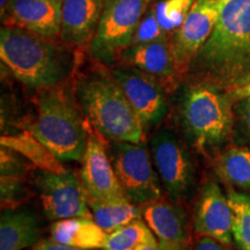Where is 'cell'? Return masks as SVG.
Returning a JSON list of instances; mask_svg holds the SVG:
<instances>
[{"mask_svg":"<svg viewBox=\"0 0 250 250\" xmlns=\"http://www.w3.org/2000/svg\"><path fill=\"white\" fill-rule=\"evenodd\" d=\"M30 132L58 160L81 161L88 134L76 90L62 85L39 89Z\"/></svg>","mask_w":250,"mask_h":250,"instance_id":"1","label":"cell"},{"mask_svg":"<svg viewBox=\"0 0 250 250\" xmlns=\"http://www.w3.org/2000/svg\"><path fill=\"white\" fill-rule=\"evenodd\" d=\"M49 37L20 28L0 31V59L15 79L42 89L62 83L72 70L71 56Z\"/></svg>","mask_w":250,"mask_h":250,"instance_id":"2","label":"cell"},{"mask_svg":"<svg viewBox=\"0 0 250 250\" xmlns=\"http://www.w3.org/2000/svg\"><path fill=\"white\" fill-rule=\"evenodd\" d=\"M76 95L94 130L109 142H144V125L111 74L92 72L77 81Z\"/></svg>","mask_w":250,"mask_h":250,"instance_id":"3","label":"cell"},{"mask_svg":"<svg viewBox=\"0 0 250 250\" xmlns=\"http://www.w3.org/2000/svg\"><path fill=\"white\" fill-rule=\"evenodd\" d=\"M218 79H236L250 67V0H224L217 26L195 59Z\"/></svg>","mask_w":250,"mask_h":250,"instance_id":"4","label":"cell"},{"mask_svg":"<svg viewBox=\"0 0 250 250\" xmlns=\"http://www.w3.org/2000/svg\"><path fill=\"white\" fill-rule=\"evenodd\" d=\"M180 120L190 143L199 152H208L224 144L232 132V102L212 86L190 87L181 102Z\"/></svg>","mask_w":250,"mask_h":250,"instance_id":"5","label":"cell"},{"mask_svg":"<svg viewBox=\"0 0 250 250\" xmlns=\"http://www.w3.org/2000/svg\"><path fill=\"white\" fill-rule=\"evenodd\" d=\"M112 167L125 195L137 205L162 197V184L144 143L110 142L108 151Z\"/></svg>","mask_w":250,"mask_h":250,"instance_id":"6","label":"cell"},{"mask_svg":"<svg viewBox=\"0 0 250 250\" xmlns=\"http://www.w3.org/2000/svg\"><path fill=\"white\" fill-rule=\"evenodd\" d=\"M148 2L149 0H104L98 29L90 44L94 58L111 62L132 44Z\"/></svg>","mask_w":250,"mask_h":250,"instance_id":"7","label":"cell"},{"mask_svg":"<svg viewBox=\"0 0 250 250\" xmlns=\"http://www.w3.org/2000/svg\"><path fill=\"white\" fill-rule=\"evenodd\" d=\"M149 152L162 188L170 201L180 202L193 182V166L189 153L176 134L159 131L151 138Z\"/></svg>","mask_w":250,"mask_h":250,"instance_id":"8","label":"cell"},{"mask_svg":"<svg viewBox=\"0 0 250 250\" xmlns=\"http://www.w3.org/2000/svg\"><path fill=\"white\" fill-rule=\"evenodd\" d=\"M36 189L43 211L51 220L74 217L93 219L85 188L81 180L70 171L40 169L36 174Z\"/></svg>","mask_w":250,"mask_h":250,"instance_id":"9","label":"cell"},{"mask_svg":"<svg viewBox=\"0 0 250 250\" xmlns=\"http://www.w3.org/2000/svg\"><path fill=\"white\" fill-rule=\"evenodd\" d=\"M110 74L123 90L144 127H152L165 120L168 115V102L160 81L132 66L112 68Z\"/></svg>","mask_w":250,"mask_h":250,"instance_id":"10","label":"cell"},{"mask_svg":"<svg viewBox=\"0 0 250 250\" xmlns=\"http://www.w3.org/2000/svg\"><path fill=\"white\" fill-rule=\"evenodd\" d=\"M224 0H196L189 14L171 40L180 76L189 70L190 64L204 48L217 26Z\"/></svg>","mask_w":250,"mask_h":250,"instance_id":"11","label":"cell"},{"mask_svg":"<svg viewBox=\"0 0 250 250\" xmlns=\"http://www.w3.org/2000/svg\"><path fill=\"white\" fill-rule=\"evenodd\" d=\"M100 134L90 133L83 156L80 180L87 201H109L127 197L112 167L108 151Z\"/></svg>","mask_w":250,"mask_h":250,"instance_id":"12","label":"cell"},{"mask_svg":"<svg viewBox=\"0 0 250 250\" xmlns=\"http://www.w3.org/2000/svg\"><path fill=\"white\" fill-rule=\"evenodd\" d=\"M193 227L201 236H210L226 246L232 245V210L217 183L208 182L203 187L196 204Z\"/></svg>","mask_w":250,"mask_h":250,"instance_id":"13","label":"cell"},{"mask_svg":"<svg viewBox=\"0 0 250 250\" xmlns=\"http://www.w3.org/2000/svg\"><path fill=\"white\" fill-rule=\"evenodd\" d=\"M62 0H11L4 15V27L20 28L45 37L61 34Z\"/></svg>","mask_w":250,"mask_h":250,"instance_id":"14","label":"cell"},{"mask_svg":"<svg viewBox=\"0 0 250 250\" xmlns=\"http://www.w3.org/2000/svg\"><path fill=\"white\" fill-rule=\"evenodd\" d=\"M142 218L167 250H186L189 241L186 212L176 202L161 198L140 205Z\"/></svg>","mask_w":250,"mask_h":250,"instance_id":"15","label":"cell"},{"mask_svg":"<svg viewBox=\"0 0 250 250\" xmlns=\"http://www.w3.org/2000/svg\"><path fill=\"white\" fill-rule=\"evenodd\" d=\"M121 56L130 66L155 78L164 87H173L180 77L170 40L131 45Z\"/></svg>","mask_w":250,"mask_h":250,"instance_id":"16","label":"cell"},{"mask_svg":"<svg viewBox=\"0 0 250 250\" xmlns=\"http://www.w3.org/2000/svg\"><path fill=\"white\" fill-rule=\"evenodd\" d=\"M104 6V0H62L61 36L72 46L93 41Z\"/></svg>","mask_w":250,"mask_h":250,"instance_id":"17","label":"cell"},{"mask_svg":"<svg viewBox=\"0 0 250 250\" xmlns=\"http://www.w3.org/2000/svg\"><path fill=\"white\" fill-rule=\"evenodd\" d=\"M39 219L29 210H6L0 219V250H24L40 242Z\"/></svg>","mask_w":250,"mask_h":250,"instance_id":"18","label":"cell"},{"mask_svg":"<svg viewBox=\"0 0 250 250\" xmlns=\"http://www.w3.org/2000/svg\"><path fill=\"white\" fill-rule=\"evenodd\" d=\"M107 235L108 233L90 218L61 219L51 226V240L77 249H102Z\"/></svg>","mask_w":250,"mask_h":250,"instance_id":"19","label":"cell"},{"mask_svg":"<svg viewBox=\"0 0 250 250\" xmlns=\"http://www.w3.org/2000/svg\"><path fill=\"white\" fill-rule=\"evenodd\" d=\"M93 219L105 233H111L136 219L142 218L140 208L127 197L109 201L88 199Z\"/></svg>","mask_w":250,"mask_h":250,"instance_id":"20","label":"cell"},{"mask_svg":"<svg viewBox=\"0 0 250 250\" xmlns=\"http://www.w3.org/2000/svg\"><path fill=\"white\" fill-rule=\"evenodd\" d=\"M2 147L17 149V152L29 159L40 169L62 173L66 171L62 166V161L35 138L33 133H22L12 137H1Z\"/></svg>","mask_w":250,"mask_h":250,"instance_id":"21","label":"cell"},{"mask_svg":"<svg viewBox=\"0 0 250 250\" xmlns=\"http://www.w3.org/2000/svg\"><path fill=\"white\" fill-rule=\"evenodd\" d=\"M218 173L225 181L241 189H250V149L232 146L218 161Z\"/></svg>","mask_w":250,"mask_h":250,"instance_id":"22","label":"cell"},{"mask_svg":"<svg viewBox=\"0 0 250 250\" xmlns=\"http://www.w3.org/2000/svg\"><path fill=\"white\" fill-rule=\"evenodd\" d=\"M156 241L158 240L144 219L138 218L108 233L102 250H137L145 243Z\"/></svg>","mask_w":250,"mask_h":250,"instance_id":"23","label":"cell"},{"mask_svg":"<svg viewBox=\"0 0 250 250\" xmlns=\"http://www.w3.org/2000/svg\"><path fill=\"white\" fill-rule=\"evenodd\" d=\"M196 0H161L152 7L166 37L170 40L180 30Z\"/></svg>","mask_w":250,"mask_h":250,"instance_id":"24","label":"cell"},{"mask_svg":"<svg viewBox=\"0 0 250 250\" xmlns=\"http://www.w3.org/2000/svg\"><path fill=\"white\" fill-rule=\"evenodd\" d=\"M227 198L232 210L233 240L241 250H250V197L230 191Z\"/></svg>","mask_w":250,"mask_h":250,"instance_id":"25","label":"cell"},{"mask_svg":"<svg viewBox=\"0 0 250 250\" xmlns=\"http://www.w3.org/2000/svg\"><path fill=\"white\" fill-rule=\"evenodd\" d=\"M158 40H168L166 37L165 33L162 31L160 24H159L158 20H156L154 12L152 8L147 9L144 14V17L140 21V23L137 27L136 33H134L132 44H143V43L153 42V41ZM130 45V46H131Z\"/></svg>","mask_w":250,"mask_h":250,"instance_id":"26","label":"cell"},{"mask_svg":"<svg viewBox=\"0 0 250 250\" xmlns=\"http://www.w3.org/2000/svg\"><path fill=\"white\" fill-rule=\"evenodd\" d=\"M237 112H239V117L243 129H245L246 133L250 137V98L243 99L240 102Z\"/></svg>","mask_w":250,"mask_h":250,"instance_id":"27","label":"cell"},{"mask_svg":"<svg viewBox=\"0 0 250 250\" xmlns=\"http://www.w3.org/2000/svg\"><path fill=\"white\" fill-rule=\"evenodd\" d=\"M196 250H228V246L210 236H202L197 242Z\"/></svg>","mask_w":250,"mask_h":250,"instance_id":"28","label":"cell"},{"mask_svg":"<svg viewBox=\"0 0 250 250\" xmlns=\"http://www.w3.org/2000/svg\"><path fill=\"white\" fill-rule=\"evenodd\" d=\"M29 250H83V249L72 248V247L61 245V243L56 242L54 240H49V241L39 242L37 245L31 247Z\"/></svg>","mask_w":250,"mask_h":250,"instance_id":"29","label":"cell"},{"mask_svg":"<svg viewBox=\"0 0 250 250\" xmlns=\"http://www.w3.org/2000/svg\"><path fill=\"white\" fill-rule=\"evenodd\" d=\"M233 95L235 96V98H239L241 100L250 98V80L248 81V83H243L242 86L237 87V88L234 89Z\"/></svg>","mask_w":250,"mask_h":250,"instance_id":"30","label":"cell"},{"mask_svg":"<svg viewBox=\"0 0 250 250\" xmlns=\"http://www.w3.org/2000/svg\"><path fill=\"white\" fill-rule=\"evenodd\" d=\"M137 250H167L166 248H164L159 241L156 242H149V243H145V245L140 246Z\"/></svg>","mask_w":250,"mask_h":250,"instance_id":"31","label":"cell"},{"mask_svg":"<svg viewBox=\"0 0 250 250\" xmlns=\"http://www.w3.org/2000/svg\"><path fill=\"white\" fill-rule=\"evenodd\" d=\"M9 2H11V0H0V13H1V17L4 15Z\"/></svg>","mask_w":250,"mask_h":250,"instance_id":"32","label":"cell"},{"mask_svg":"<svg viewBox=\"0 0 250 250\" xmlns=\"http://www.w3.org/2000/svg\"><path fill=\"white\" fill-rule=\"evenodd\" d=\"M149 1H151V0H149Z\"/></svg>","mask_w":250,"mask_h":250,"instance_id":"33","label":"cell"}]
</instances>
